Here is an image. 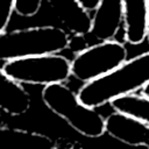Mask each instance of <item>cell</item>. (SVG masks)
Returning <instances> with one entry per match:
<instances>
[{
	"label": "cell",
	"instance_id": "1",
	"mask_svg": "<svg viewBox=\"0 0 149 149\" xmlns=\"http://www.w3.org/2000/svg\"><path fill=\"white\" fill-rule=\"evenodd\" d=\"M149 84V51L127 59L107 74L85 83L78 91L79 100L92 108L142 90Z\"/></svg>",
	"mask_w": 149,
	"mask_h": 149
},
{
	"label": "cell",
	"instance_id": "2",
	"mask_svg": "<svg viewBox=\"0 0 149 149\" xmlns=\"http://www.w3.org/2000/svg\"><path fill=\"white\" fill-rule=\"evenodd\" d=\"M68 33L54 26L30 27L0 33V61H14L29 56L58 54L66 49Z\"/></svg>",
	"mask_w": 149,
	"mask_h": 149
},
{
	"label": "cell",
	"instance_id": "3",
	"mask_svg": "<svg viewBox=\"0 0 149 149\" xmlns=\"http://www.w3.org/2000/svg\"><path fill=\"white\" fill-rule=\"evenodd\" d=\"M44 105L56 115L68 122L77 133L86 137H100L106 133L105 118L95 108L84 105L78 93L65 84H52L42 90Z\"/></svg>",
	"mask_w": 149,
	"mask_h": 149
},
{
	"label": "cell",
	"instance_id": "4",
	"mask_svg": "<svg viewBox=\"0 0 149 149\" xmlns=\"http://www.w3.org/2000/svg\"><path fill=\"white\" fill-rule=\"evenodd\" d=\"M3 71L20 84H64L72 76L71 61L59 54H44L5 62Z\"/></svg>",
	"mask_w": 149,
	"mask_h": 149
},
{
	"label": "cell",
	"instance_id": "5",
	"mask_svg": "<svg viewBox=\"0 0 149 149\" xmlns=\"http://www.w3.org/2000/svg\"><path fill=\"white\" fill-rule=\"evenodd\" d=\"M126 47L115 40L93 44L74 55L71 61V74L85 83L98 79L127 61Z\"/></svg>",
	"mask_w": 149,
	"mask_h": 149
},
{
	"label": "cell",
	"instance_id": "6",
	"mask_svg": "<svg viewBox=\"0 0 149 149\" xmlns=\"http://www.w3.org/2000/svg\"><path fill=\"white\" fill-rule=\"evenodd\" d=\"M125 23V6L122 0H100L92 16L91 29L86 34L90 45L112 41Z\"/></svg>",
	"mask_w": 149,
	"mask_h": 149
},
{
	"label": "cell",
	"instance_id": "7",
	"mask_svg": "<svg viewBox=\"0 0 149 149\" xmlns=\"http://www.w3.org/2000/svg\"><path fill=\"white\" fill-rule=\"evenodd\" d=\"M105 130L113 139L132 147L149 149V125L114 112L105 119Z\"/></svg>",
	"mask_w": 149,
	"mask_h": 149
},
{
	"label": "cell",
	"instance_id": "8",
	"mask_svg": "<svg viewBox=\"0 0 149 149\" xmlns=\"http://www.w3.org/2000/svg\"><path fill=\"white\" fill-rule=\"evenodd\" d=\"M63 27L71 34L86 35L91 29L92 16L78 0H47Z\"/></svg>",
	"mask_w": 149,
	"mask_h": 149
},
{
	"label": "cell",
	"instance_id": "9",
	"mask_svg": "<svg viewBox=\"0 0 149 149\" xmlns=\"http://www.w3.org/2000/svg\"><path fill=\"white\" fill-rule=\"evenodd\" d=\"M31 99L22 84L10 78L0 68V109L5 113L19 116L30 108Z\"/></svg>",
	"mask_w": 149,
	"mask_h": 149
},
{
	"label": "cell",
	"instance_id": "10",
	"mask_svg": "<svg viewBox=\"0 0 149 149\" xmlns=\"http://www.w3.org/2000/svg\"><path fill=\"white\" fill-rule=\"evenodd\" d=\"M0 149H57V143L44 134L0 126Z\"/></svg>",
	"mask_w": 149,
	"mask_h": 149
},
{
	"label": "cell",
	"instance_id": "11",
	"mask_svg": "<svg viewBox=\"0 0 149 149\" xmlns=\"http://www.w3.org/2000/svg\"><path fill=\"white\" fill-rule=\"evenodd\" d=\"M125 6V38L140 44L147 36V0H122Z\"/></svg>",
	"mask_w": 149,
	"mask_h": 149
},
{
	"label": "cell",
	"instance_id": "12",
	"mask_svg": "<svg viewBox=\"0 0 149 149\" xmlns=\"http://www.w3.org/2000/svg\"><path fill=\"white\" fill-rule=\"evenodd\" d=\"M114 112L125 114L141 122L149 125V97L130 93L119 97L111 102Z\"/></svg>",
	"mask_w": 149,
	"mask_h": 149
},
{
	"label": "cell",
	"instance_id": "13",
	"mask_svg": "<svg viewBox=\"0 0 149 149\" xmlns=\"http://www.w3.org/2000/svg\"><path fill=\"white\" fill-rule=\"evenodd\" d=\"M43 0H15V13L22 17H31L40 12Z\"/></svg>",
	"mask_w": 149,
	"mask_h": 149
},
{
	"label": "cell",
	"instance_id": "14",
	"mask_svg": "<svg viewBox=\"0 0 149 149\" xmlns=\"http://www.w3.org/2000/svg\"><path fill=\"white\" fill-rule=\"evenodd\" d=\"M15 12V0H0V33L5 31Z\"/></svg>",
	"mask_w": 149,
	"mask_h": 149
},
{
	"label": "cell",
	"instance_id": "15",
	"mask_svg": "<svg viewBox=\"0 0 149 149\" xmlns=\"http://www.w3.org/2000/svg\"><path fill=\"white\" fill-rule=\"evenodd\" d=\"M90 45L86 35L83 34H72V36L69 37V42H68V47L66 49H69L72 54L78 55L81 51H84L85 49H87Z\"/></svg>",
	"mask_w": 149,
	"mask_h": 149
},
{
	"label": "cell",
	"instance_id": "16",
	"mask_svg": "<svg viewBox=\"0 0 149 149\" xmlns=\"http://www.w3.org/2000/svg\"><path fill=\"white\" fill-rule=\"evenodd\" d=\"M80 5L88 12H94V9L98 7L100 0H78Z\"/></svg>",
	"mask_w": 149,
	"mask_h": 149
},
{
	"label": "cell",
	"instance_id": "17",
	"mask_svg": "<svg viewBox=\"0 0 149 149\" xmlns=\"http://www.w3.org/2000/svg\"><path fill=\"white\" fill-rule=\"evenodd\" d=\"M146 38L148 40V43H149V0H147V36Z\"/></svg>",
	"mask_w": 149,
	"mask_h": 149
},
{
	"label": "cell",
	"instance_id": "18",
	"mask_svg": "<svg viewBox=\"0 0 149 149\" xmlns=\"http://www.w3.org/2000/svg\"><path fill=\"white\" fill-rule=\"evenodd\" d=\"M142 94H144V95L149 97V84H147V85L142 88Z\"/></svg>",
	"mask_w": 149,
	"mask_h": 149
}]
</instances>
